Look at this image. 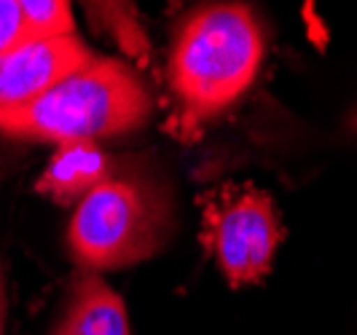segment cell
<instances>
[{
  "label": "cell",
  "mask_w": 357,
  "mask_h": 335,
  "mask_svg": "<svg viewBox=\"0 0 357 335\" xmlns=\"http://www.w3.org/2000/svg\"><path fill=\"white\" fill-rule=\"evenodd\" d=\"M22 43H30L22 22L19 0H0V54L11 52Z\"/></svg>",
  "instance_id": "cell-9"
},
{
  "label": "cell",
  "mask_w": 357,
  "mask_h": 335,
  "mask_svg": "<svg viewBox=\"0 0 357 335\" xmlns=\"http://www.w3.org/2000/svg\"><path fill=\"white\" fill-rule=\"evenodd\" d=\"M264 59V30L248 6H202L180 24L169 84L185 121H204L236 102Z\"/></svg>",
  "instance_id": "cell-2"
},
{
  "label": "cell",
  "mask_w": 357,
  "mask_h": 335,
  "mask_svg": "<svg viewBox=\"0 0 357 335\" xmlns=\"http://www.w3.org/2000/svg\"><path fill=\"white\" fill-rule=\"evenodd\" d=\"M151 94L121 59L91 56L40 97L0 107V132L17 140L97 142L135 132L151 118Z\"/></svg>",
  "instance_id": "cell-1"
},
{
  "label": "cell",
  "mask_w": 357,
  "mask_h": 335,
  "mask_svg": "<svg viewBox=\"0 0 357 335\" xmlns=\"http://www.w3.org/2000/svg\"><path fill=\"white\" fill-rule=\"evenodd\" d=\"M91 59L78 36L30 40L0 54V107L24 105Z\"/></svg>",
  "instance_id": "cell-5"
},
{
  "label": "cell",
  "mask_w": 357,
  "mask_h": 335,
  "mask_svg": "<svg viewBox=\"0 0 357 335\" xmlns=\"http://www.w3.org/2000/svg\"><path fill=\"white\" fill-rule=\"evenodd\" d=\"M204 242L231 287L261 282L271 271L282 242L274 198L245 188L210 204L204 215Z\"/></svg>",
  "instance_id": "cell-4"
},
{
  "label": "cell",
  "mask_w": 357,
  "mask_h": 335,
  "mask_svg": "<svg viewBox=\"0 0 357 335\" xmlns=\"http://www.w3.org/2000/svg\"><path fill=\"white\" fill-rule=\"evenodd\" d=\"M107 175H110V159L97 142H62L56 145L43 175L38 177L36 191L49 196L56 204H73L94 191Z\"/></svg>",
  "instance_id": "cell-6"
},
{
  "label": "cell",
  "mask_w": 357,
  "mask_h": 335,
  "mask_svg": "<svg viewBox=\"0 0 357 335\" xmlns=\"http://www.w3.org/2000/svg\"><path fill=\"white\" fill-rule=\"evenodd\" d=\"M22 22L27 40H46V38L75 36L73 11L65 0H19Z\"/></svg>",
  "instance_id": "cell-8"
},
{
  "label": "cell",
  "mask_w": 357,
  "mask_h": 335,
  "mask_svg": "<svg viewBox=\"0 0 357 335\" xmlns=\"http://www.w3.org/2000/svg\"><path fill=\"white\" fill-rule=\"evenodd\" d=\"M167 201L143 177L107 175L78 201L68 249L84 271L126 268L153 258L167 239Z\"/></svg>",
  "instance_id": "cell-3"
},
{
  "label": "cell",
  "mask_w": 357,
  "mask_h": 335,
  "mask_svg": "<svg viewBox=\"0 0 357 335\" xmlns=\"http://www.w3.org/2000/svg\"><path fill=\"white\" fill-rule=\"evenodd\" d=\"M6 333V284H3V271H0V335Z\"/></svg>",
  "instance_id": "cell-10"
},
{
  "label": "cell",
  "mask_w": 357,
  "mask_h": 335,
  "mask_svg": "<svg viewBox=\"0 0 357 335\" xmlns=\"http://www.w3.org/2000/svg\"><path fill=\"white\" fill-rule=\"evenodd\" d=\"M52 335H132L124 300L100 279V274L84 271Z\"/></svg>",
  "instance_id": "cell-7"
}]
</instances>
